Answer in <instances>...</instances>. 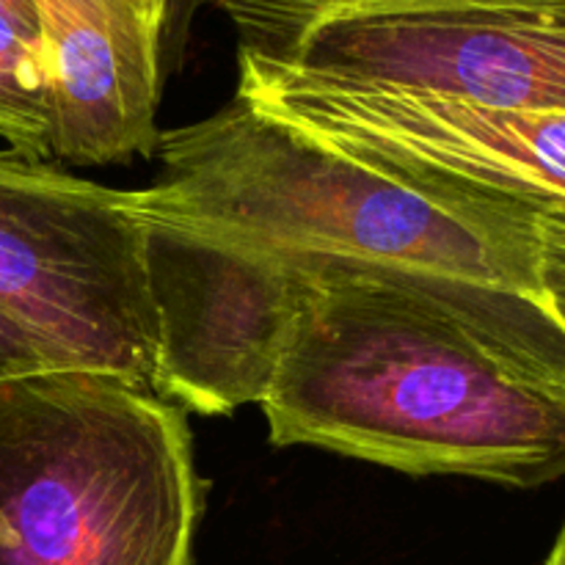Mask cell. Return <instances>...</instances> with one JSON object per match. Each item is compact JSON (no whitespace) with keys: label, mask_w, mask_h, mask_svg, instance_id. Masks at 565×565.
Returning a JSON list of instances; mask_svg holds the SVG:
<instances>
[{"label":"cell","mask_w":565,"mask_h":565,"mask_svg":"<svg viewBox=\"0 0 565 565\" xmlns=\"http://www.w3.org/2000/svg\"><path fill=\"white\" fill-rule=\"evenodd\" d=\"M0 14L14 20L17 25L25 28V31L33 33V36H39V17H36V3H33V0H0Z\"/></svg>","instance_id":"cell-12"},{"label":"cell","mask_w":565,"mask_h":565,"mask_svg":"<svg viewBox=\"0 0 565 565\" xmlns=\"http://www.w3.org/2000/svg\"><path fill=\"white\" fill-rule=\"evenodd\" d=\"M235 97L414 185L530 207L565 204V114L320 86L246 66Z\"/></svg>","instance_id":"cell-6"},{"label":"cell","mask_w":565,"mask_h":565,"mask_svg":"<svg viewBox=\"0 0 565 565\" xmlns=\"http://www.w3.org/2000/svg\"><path fill=\"white\" fill-rule=\"evenodd\" d=\"M0 309L55 370L152 392L154 312L130 191L0 149Z\"/></svg>","instance_id":"cell-5"},{"label":"cell","mask_w":565,"mask_h":565,"mask_svg":"<svg viewBox=\"0 0 565 565\" xmlns=\"http://www.w3.org/2000/svg\"><path fill=\"white\" fill-rule=\"evenodd\" d=\"M0 141L31 160L53 154V92L42 39L0 14Z\"/></svg>","instance_id":"cell-9"},{"label":"cell","mask_w":565,"mask_h":565,"mask_svg":"<svg viewBox=\"0 0 565 565\" xmlns=\"http://www.w3.org/2000/svg\"><path fill=\"white\" fill-rule=\"evenodd\" d=\"M296 265L298 312L259 403L276 447L513 489L565 478V331L544 298L392 265Z\"/></svg>","instance_id":"cell-1"},{"label":"cell","mask_w":565,"mask_h":565,"mask_svg":"<svg viewBox=\"0 0 565 565\" xmlns=\"http://www.w3.org/2000/svg\"><path fill=\"white\" fill-rule=\"evenodd\" d=\"M246 70L565 114V0H215Z\"/></svg>","instance_id":"cell-4"},{"label":"cell","mask_w":565,"mask_h":565,"mask_svg":"<svg viewBox=\"0 0 565 565\" xmlns=\"http://www.w3.org/2000/svg\"><path fill=\"white\" fill-rule=\"evenodd\" d=\"M158 152L163 177L130 191L141 218L296 263L392 265L541 296L530 204L414 185L241 97L163 132Z\"/></svg>","instance_id":"cell-2"},{"label":"cell","mask_w":565,"mask_h":565,"mask_svg":"<svg viewBox=\"0 0 565 565\" xmlns=\"http://www.w3.org/2000/svg\"><path fill=\"white\" fill-rule=\"evenodd\" d=\"M53 92V158L158 152L160 53L174 0H33Z\"/></svg>","instance_id":"cell-8"},{"label":"cell","mask_w":565,"mask_h":565,"mask_svg":"<svg viewBox=\"0 0 565 565\" xmlns=\"http://www.w3.org/2000/svg\"><path fill=\"white\" fill-rule=\"evenodd\" d=\"M202 502L174 403L81 370L0 384V565H191Z\"/></svg>","instance_id":"cell-3"},{"label":"cell","mask_w":565,"mask_h":565,"mask_svg":"<svg viewBox=\"0 0 565 565\" xmlns=\"http://www.w3.org/2000/svg\"><path fill=\"white\" fill-rule=\"evenodd\" d=\"M544 565H565V522H563L561 535H557L555 546H552L550 557H546Z\"/></svg>","instance_id":"cell-13"},{"label":"cell","mask_w":565,"mask_h":565,"mask_svg":"<svg viewBox=\"0 0 565 565\" xmlns=\"http://www.w3.org/2000/svg\"><path fill=\"white\" fill-rule=\"evenodd\" d=\"M3 541H9V527H6V522L0 519V544H3Z\"/></svg>","instance_id":"cell-14"},{"label":"cell","mask_w":565,"mask_h":565,"mask_svg":"<svg viewBox=\"0 0 565 565\" xmlns=\"http://www.w3.org/2000/svg\"><path fill=\"white\" fill-rule=\"evenodd\" d=\"M55 370L47 351L11 315L0 309V384Z\"/></svg>","instance_id":"cell-11"},{"label":"cell","mask_w":565,"mask_h":565,"mask_svg":"<svg viewBox=\"0 0 565 565\" xmlns=\"http://www.w3.org/2000/svg\"><path fill=\"white\" fill-rule=\"evenodd\" d=\"M141 221L152 392L204 417L263 403L296 320L301 268L243 243Z\"/></svg>","instance_id":"cell-7"},{"label":"cell","mask_w":565,"mask_h":565,"mask_svg":"<svg viewBox=\"0 0 565 565\" xmlns=\"http://www.w3.org/2000/svg\"><path fill=\"white\" fill-rule=\"evenodd\" d=\"M535 254L541 296L565 331V204L535 207Z\"/></svg>","instance_id":"cell-10"}]
</instances>
